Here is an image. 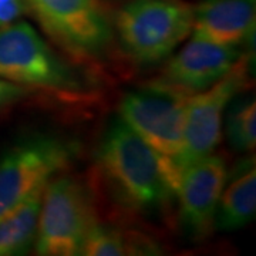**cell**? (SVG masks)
<instances>
[{"instance_id":"obj_1","label":"cell","mask_w":256,"mask_h":256,"mask_svg":"<svg viewBox=\"0 0 256 256\" xmlns=\"http://www.w3.org/2000/svg\"><path fill=\"white\" fill-rule=\"evenodd\" d=\"M100 162L120 194L137 210L154 208L174 194L168 156L158 154L124 122L104 138Z\"/></svg>"},{"instance_id":"obj_2","label":"cell","mask_w":256,"mask_h":256,"mask_svg":"<svg viewBox=\"0 0 256 256\" xmlns=\"http://www.w3.org/2000/svg\"><path fill=\"white\" fill-rule=\"evenodd\" d=\"M116 26L128 54L156 63L192 33L194 6L182 0H134L120 10Z\"/></svg>"},{"instance_id":"obj_3","label":"cell","mask_w":256,"mask_h":256,"mask_svg":"<svg viewBox=\"0 0 256 256\" xmlns=\"http://www.w3.org/2000/svg\"><path fill=\"white\" fill-rule=\"evenodd\" d=\"M96 224L87 192L73 178L50 180L43 192L36 230V252L46 256L82 255Z\"/></svg>"},{"instance_id":"obj_4","label":"cell","mask_w":256,"mask_h":256,"mask_svg":"<svg viewBox=\"0 0 256 256\" xmlns=\"http://www.w3.org/2000/svg\"><path fill=\"white\" fill-rule=\"evenodd\" d=\"M248 82V57L240 56L236 64L220 80L204 92L188 97L185 108L181 151L171 158L178 178L186 166L214 154L220 141L222 117L228 102Z\"/></svg>"},{"instance_id":"obj_5","label":"cell","mask_w":256,"mask_h":256,"mask_svg":"<svg viewBox=\"0 0 256 256\" xmlns=\"http://www.w3.org/2000/svg\"><path fill=\"white\" fill-rule=\"evenodd\" d=\"M0 77L44 88L76 84L68 67L26 22L0 28Z\"/></svg>"},{"instance_id":"obj_6","label":"cell","mask_w":256,"mask_h":256,"mask_svg":"<svg viewBox=\"0 0 256 256\" xmlns=\"http://www.w3.org/2000/svg\"><path fill=\"white\" fill-rule=\"evenodd\" d=\"M188 97L152 84L151 88L130 92L120 104L122 122L152 150L174 158L182 146Z\"/></svg>"},{"instance_id":"obj_7","label":"cell","mask_w":256,"mask_h":256,"mask_svg":"<svg viewBox=\"0 0 256 256\" xmlns=\"http://www.w3.org/2000/svg\"><path fill=\"white\" fill-rule=\"evenodd\" d=\"M70 150L57 140H34L0 161V218L16 210L68 162Z\"/></svg>"},{"instance_id":"obj_8","label":"cell","mask_w":256,"mask_h":256,"mask_svg":"<svg viewBox=\"0 0 256 256\" xmlns=\"http://www.w3.org/2000/svg\"><path fill=\"white\" fill-rule=\"evenodd\" d=\"M43 28L58 43L78 54L100 52L110 28L94 0H24Z\"/></svg>"},{"instance_id":"obj_9","label":"cell","mask_w":256,"mask_h":256,"mask_svg":"<svg viewBox=\"0 0 256 256\" xmlns=\"http://www.w3.org/2000/svg\"><path fill=\"white\" fill-rule=\"evenodd\" d=\"M242 53L236 46L216 44L194 37L165 66L152 84L190 97L220 80L236 64Z\"/></svg>"},{"instance_id":"obj_10","label":"cell","mask_w":256,"mask_h":256,"mask_svg":"<svg viewBox=\"0 0 256 256\" xmlns=\"http://www.w3.org/2000/svg\"><path fill=\"white\" fill-rule=\"evenodd\" d=\"M226 175L224 158L215 154L186 166L181 174L175 194L182 220L195 235L206 236L214 228Z\"/></svg>"},{"instance_id":"obj_11","label":"cell","mask_w":256,"mask_h":256,"mask_svg":"<svg viewBox=\"0 0 256 256\" xmlns=\"http://www.w3.org/2000/svg\"><path fill=\"white\" fill-rule=\"evenodd\" d=\"M256 0H202L194 8L192 36L239 46L254 36Z\"/></svg>"},{"instance_id":"obj_12","label":"cell","mask_w":256,"mask_h":256,"mask_svg":"<svg viewBox=\"0 0 256 256\" xmlns=\"http://www.w3.org/2000/svg\"><path fill=\"white\" fill-rule=\"evenodd\" d=\"M44 188H38L16 210L0 218V256L22 254L34 242Z\"/></svg>"},{"instance_id":"obj_13","label":"cell","mask_w":256,"mask_h":256,"mask_svg":"<svg viewBox=\"0 0 256 256\" xmlns=\"http://www.w3.org/2000/svg\"><path fill=\"white\" fill-rule=\"evenodd\" d=\"M256 210V172L249 166L222 191L215 224L224 230L238 229L254 218Z\"/></svg>"},{"instance_id":"obj_14","label":"cell","mask_w":256,"mask_h":256,"mask_svg":"<svg viewBox=\"0 0 256 256\" xmlns=\"http://www.w3.org/2000/svg\"><path fill=\"white\" fill-rule=\"evenodd\" d=\"M128 254L127 240L114 228L94 224L84 240L82 255L122 256Z\"/></svg>"},{"instance_id":"obj_15","label":"cell","mask_w":256,"mask_h":256,"mask_svg":"<svg viewBox=\"0 0 256 256\" xmlns=\"http://www.w3.org/2000/svg\"><path fill=\"white\" fill-rule=\"evenodd\" d=\"M228 134L230 142L239 151H250L256 144V104L249 101L229 118Z\"/></svg>"},{"instance_id":"obj_16","label":"cell","mask_w":256,"mask_h":256,"mask_svg":"<svg viewBox=\"0 0 256 256\" xmlns=\"http://www.w3.org/2000/svg\"><path fill=\"white\" fill-rule=\"evenodd\" d=\"M26 9L24 0H0V28L18 18Z\"/></svg>"},{"instance_id":"obj_17","label":"cell","mask_w":256,"mask_h":256,"mask_svg":"<svg viewBox=\"0 0 256 256\" xmlns=\"http://www.w3.org/2000/svg\"><path fill=\"white\" fill-rule=\"evenodd\" d=\"M24 87L18 86V82L0 80V110L20 100L24 96Z\"/></svg>"}]
</instances>
